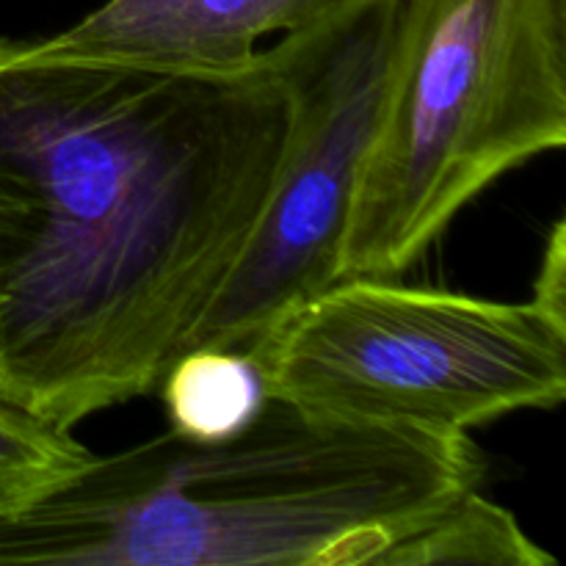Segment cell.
I'll return each instance as SVG.
<instances>
[{"mask_svg": "<svg viewBox=\"0 0 566 566\" xmlns=\"http://www.w3.org/2000/svg\"><path fill=\"white\" fill-rule=\"evenodd\" d=\"M287 94L0 39V401L72 431L158 392L271 191Z\"/></svg>", "mask_w": 566, "mask_h": 566, "instance_id": "1", "label": "cell"}, {"mask_svg": "<svg viewBox=\"0 0 566 566\" xmlns=\"http://www.w3.org/2000/svg\"><path fill=\"white\" fill-rule=\"evenodd\" d=\"M481 479L468 434L269 398L230 440L166 431L92 457L48 497L0 514V564L376 566Z\"/></svg>", "mask_w": 566, "mask_h": 566, "instance_id": "2", "label": "cell"}, {"mask_svg": "<svg viewBox=\"0 0 566 566\" xmlns=\"http://www.w3.org/2000/svg\"><path fill=\"white\" fill-rule=\"evenodd\" d=\"M566 144V0H392L340 280L412 269L479 193Z\"/></svg>", "mask_w": 566, "mask_h": 566, "instance_id": "3", "label": "cell"}, {"mask_svg": "<svg viewBox=\"0 0 566 566\" xmlns=\"http://www.w3.org/2000/svg\"><path fill=\"white\" fill-rule=\"evenodd\" d=\"M265 392L357 423L468 434L566 398V326L531 302L337 280L249 348Z\"/></svg>", "mask_w": 566, "mask_h": 566, "instance_id": "4", "label": "cell"}, {"mask_svg": "<svg viewBox=\"0 0 566 566\" xmlns=\"http://www.w3.org/2000/svg\"><path fill=\"white\" fill-rule=\"evenodd\" d=\"M260 55L287 94L285 144L247 247L186 352H249L340 280L348 210L390 70L392 0H348Z\"/></svg>", "mask_w": 566, "mask_h": 566, "instance_id": "5", "label": "cell"}, {"mask_svg": "<svg viewBox=\"0 0 566 566\" xmlns=\"http://www.w3.org/2000/svg\"><path fill=\"white\" fill-rule=\"evenodd\" d=\"M348 0H105L39 55L182 75H241L260 64V42L315 25Z\"/></svg>", "mask_w": 566, "mask_h": 566, "instance_id": "6", "label": "cell"}, {"mask_svg": "<svg viewBox=\"0 0 566 566\" xmlns=\"http://www.w3.org/2000/svg\"><path fill=\"white\" fill-rule=\"evenodd\" d=\"M158 392L169 431L193 442L241 434L269 401L260 363L238 348L186 352L164 376Z\"/></svg>", "mask_w": 566, "mask_h": 566, "instance_id": "7", "label": "cell"}, {"mask_svg": "<svg viewBox=\"0 0 566 566\" xmlns=\"http://www.w3.org/2000/svg\"><path fill=\"white\" fill-rule=\"evenodd\" d=\"M376 566H556L509 509L468 492L398 539Z\"/></svg>", "mask_w": 566, "mask_h": 566, "instance_id": "8", "label": "cell"}, {"mask_svg": "<svg viewBox=\"0 0 566 566\" xmlns=\"http://www.w3.org/2000/svg\"><path fill=\"white\" fill-rule=\"evenodd\" d=\"M92 457L72 431L0 401V514L22 512L48 497Z\"/></svg>", "mask_w": 566, "mask_h": 566, "instance_id": "9", "label": "cell"}, {"mask_svg": "<svg viewBox=\"0 0 566 566\" xmlns=\"http://www.w3.org/2000/svg\"><path fill=\"white\" fill-rule=\"evenodd\" d=\"M531 304L556 324L566 326V221L558 219L547 235Z\"/></svg>", "mask_w": 566, "mask_h": 566, "instance_id": "10", "label": "cell"}]
</instances>
